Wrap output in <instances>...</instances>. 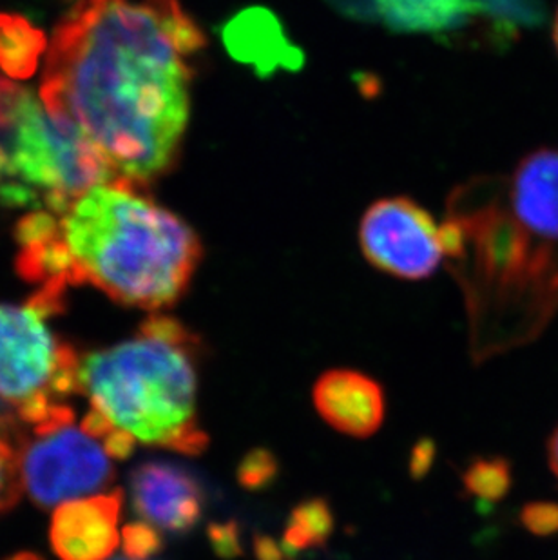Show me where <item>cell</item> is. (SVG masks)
<instances>
[{
  "label": "cell",
  "instance_id": "cell-1",
  "mask_svg": "<svg viewBox=\"0 0 558 560\" xmlns=\"http://www.w3.org/2000/svg\"><path fill=\"white\" fill-rule=\"evenodd\" d=\"M206 43L179 0H77L48 40L40 101L116 178L148 186L178 159Z\"/></svg>",
  "mask_w": 558,
  "mask_h": 560
},
{
  "label": "cell",
  "instance_id": "cell-2",
  "mask_svg": "<svg viewBox=\"0 0 558 560\" xmlns=\"http://www.w3.org/2000/svg\"><path fill=\"white\" fill-rule=\"evenodd\" d=\"M446 259L483 349L524 343L558 312V151L538 149L508 175L453 190Z\"/></svg>",
  "mask_w": 558,
  "mask_h": 560
},
{
  "label": "cell",
  "instance_id": "cell-3",
  "mask_svg": "<svg viewBox=\"0 0 558 560\" xmlns=\"http://www.w3.org/2000/svg\"><path fill=\"white\" fill-rule=\"evenodd\" d=\"M15 240L16 270L38 289L66 296L91 285L143 311L178 302L201 259L193 228L126 180L93 187L60 214L27 212Z\"/></svg>",
  "mask_w": 558,
  "mask_h": 560
},
{
  "label": "cell",
  "instance_id": "cell-4",
  "mask_svg": "<svg viewBox=\"0 0 558 560\" xmlns=\"http://www.w3.org/2000/svg\"><path fill=\"white\" fill-rule=\"evenodd\" d=\"M195 334L173 317L153 316L138 332L80 360L79 390L91 410L137 443L201 454Z\"/></svg>",
  "mask_w": 558,
  "mask_h": 560
},
{
  "label": "cell",
  "instance_id": "cell-5",
  "mask_svg": "<svg viewBox=\"0 0 558 560\" xmlns=\"http://www.w3.org/2000/svg\"><path fill=\"white\" fill-rule=\"evenodd\" d=\"M0 203L60 214L80 196L120 180L79 127L44 106L40 96L0 77Z\"/></svg>",
  "mask_w": 558,
  "mask_h": 560
},
{
  "label": "cell",
  "instance_id": "cell-6",
  "mask_svg": "<svg viewBox=\"0 0 558 560\" xmlns=\"http://www.w3.org/2000/svg\"><path fill=\"white\" fill-rule=\"evenodd\" d=\"M63 296L37 289L27 302H0V401L30 427L57 418L79 390L80 358L58 338L49 319Z\"/></svg>",
  "mask_w": 558,
  "mask_h": 560
},
{
  "label": "cell",
  "instance_id": "cell-7",
  "mask_svg": "<svg viewBox=\"0 0 558 560\" xmlns=\"http://www.w3.org/2000/svg\"><path fill=\"white\" fill-rule=\"evenodd\" d=\"M112 459L101 439L74 424L73 408H68L21 439L22 490L46 508L95 495L112 482Z\"/></svg>",
  "mask_w": 558,
  "mask_h": 560
},
{
  "label": "cell",
  "instance_id": "cell-8",
  "mask_svg": "<svg viewBox=\"0 0 558 560\" xmlns=\"http://www.w3.org/2000/svg\"><path fill=\"white\" fill-rule=\"evenodd\" d=\"M359 244L370 264L403 280L428 278L446 259L443 223L403 196L369 207L359 225Z\"/></svg>",
  "mask_w": 558,
  "mask_h": 560
},
{
  "label": "cell",
  "instance_id": "cell-9",
  "mask_svg": "<svg viewBox=\"0 0 558 560\" xmlns=\"http://www.w3.org/2000/svg\"><path fill=\"white\" fill-rule=\"evenodd\" d=\"M121 493H95L57 506L51 546L60 560H109L120 546Z\"/></svg>",
  "mask_w": 558,
  "mask_h": 560
},
{
  "label": "cell",
  "instance_id": "cell-10",
  "mask_svg": "<svg viewBox=\"0 0 558 560\" xmlns=\"http://www.w3.org/2000/svg\"><path fill=\"white\" fill-rule=\"evenodd\" d=\"M132 506L143 523L184 534L201 517L204 493L189 471L168 463H148L132 471Z\"/></svg>",
  "mask_w": 558,
  "mask_h": 560
},
{
  "label": "cell",
  "instance_id": "cell-11",
  "mask_svg": "<svg viewBox=\"0 0 558 560\" xmlns=\"http://www.w3.org/2000/svg\"><path fill=\"white\" fill-rule=\"evenodd\" d=\"M317 412L341 434L369 438L380 430L385 418V396L369 375L353 371H333L314 386Z\"/></svg>",
  "mask_w": 558,
  "mask_h": 560
},
{
  "label": "cell",
  "instance_id": "cell-12",
  "mask_svg": "<svg viewBox=\"0 0 558 560\" xmlns=\"http://www.w3.org/2000/svg\"><path fill=\"white\" fill-rule=\"evenodd\" d=\"M374 11L397 32L447 33L474 22L463 0H374Z\"/></svg>",
  "mask_w": 558,
  "mask_h": 560
},
{
  "label": "cell",
  "instance_id": "cell-13",
  "mask_svg": "<svg viewBox=\"0 0 558 560\" xmlns=\"http://www.w3.org/2000/svg\"><path fill=\"white\" fill-rule=\"evenodd\" d=\"M472 19L483 22L497 44H510L521 33L543 26L544 0H463Z\"/></svg>",
  "mask_w": 558,
  "mask_h": 560
},
{
  "label": "cell",
  "instance_id": "cell-14",
  "mask_svg": "<svg viewBox=\"0 0 558 560\" xmlns=\"http://www.w3.org/2000/svg\"><path fill=\"white\" fill-rule=\"evenodd\" d=\"M48 51V37L32 22L0 13V69L11 79H30Z\"/></svg>",
  "mask_w": 558,
  "mask_h": 560
},
{
  "label": "cell",
  "instance_id": "cell-15",
  "mask_svg": "<svg viewBox=\"0 0 558 560\" xmlns=\"http://www.w3.org/2000/svg\"><path fill=\"white\" fill-rule=\"evenodd\" d=\"M334 517L323 501H309L292 512L284 532V550L303 551L322 546L333 534Z\"/></svg>",
  "mask_w": 558,
  "mask_h": 560
},
{
  "label": "cell",
  "instance_id": "cell-16",
  "mask_svg": "<svg viewBox=\"0 0 558 560\" xmlns=\"http://www.w3.org/2000/svg\"><path fill=\"white\" fill-rule=\"evenodd\" d=\"M21 439L13 438L4 421H0V512L15 506L22 492Z\"/></svg>",
  "mask_w": 558,
  "mask_h": 560
},
{
  "label": "cell",
  "instance_id": "cell-17",
  "mask_svg": "<svg viewBox=\"0 0 558 560\" xmlns=\"http://www.w3.org/2000/svg\"><path fill=\"white\" fill-rule=\"evenodd\" d=\"M120 545L126 559L148 560L162 548V537L154 526L142 521L121 529Z\"/></svg>",
  "mask_w": 558,
  "mask_h": 560
},
{
  "label": "cell",
  "instance_id": "cell-18",
  "mask_svg": "<svg viewBox=\"0 0 558 560\" xmlns=\"http://www.w3.org/2000/svg\"><path fill=\"white\" fill-rule=\"evenodd\" d=\"M276 474V460L267 452H253L240 466V481L248 488L264 487Z\"/></svg>",
  "mask_w": 558,
  "mask_h": 560
},
{
  "label": "cell",
  "instance_id": "cell-19",
  "mask_svg": "<svg viewBox=\"0 0 558 560\" xmlns=\"http://www.w3.org/2000/svg\"><path fill=\"white\" fill-rule=\"evenodd\" d=\"M499 479L501 477L497 474V468L480 465L469 474L468 485L472 490L479 493H488V485H490V493H496L499 490Z\"/></svg>",
  "mask_w": 558,
  "mask_h": 560
},
{
  "label": "cell",
  "instance_id": "cell-20",
  "mask_svg": "<svg viewBox=\"0 0 558 560\" xmlns=\"http://www.w3.org/2000/svg\"><path fill=\"white\" fill-rule=\"evenodd\" d=\"M549 463H551V468H554L555 476L558 479V430L549 441Z\"/></svg>",
  "mask_w": 558,
  "mask_h": 560
},
{
  "label": "cell",
  "instance_id": "cell-21",
  "mask_svg": "<svg viewBox=\"0 0 558 560\" xmlns=\"http://www.w3.org/2000/svg\"><path fill=\"white\" fill-rule=\"evenodd\" d=\"M10 560H43V559H38L37 556H32V553H19V556L11 557Z\"/></svg>",
  "mask_w": 558,
  "mask_h": 560
},
{
  "label": "cell",
  "instance_id": "cell-22",
  "mask_svg": "<svg viewBox=\"0 0 558 560\" xmlns=\"http://www.w3.org/2000/svg\"><path fill=\"white\" fill-rule=\"evenodd\" d=\"M4 184V159H2V151H0V187Z\"/></svg>",
  "mask_w": 558,
  "mask_h": 560
},
{
  "label": "cell",
  "instance_id": "cell-23",
  "mask_svg": "<svg viewBox=\"0 0 558 560\" xmlns=\"http://www.w3.org/2000/svg\"><path fill=\"white\" fill-rule=\"evenodd\" d=\"M554 37H555V46H557V49H558V13H557V19H555Z\"/></svg>",
  "mask_w": 558,
  "mask_h": 560
},
{
  "label": "cell",
  "instance_id": "cell-24",
  "mask_svg": "<svg viewBox=\"0 0 558 560\" xmlns=\"http://www.w3.org/2000/svg\"><path fill=\"white\" fill-rule=\"evenodd\" d=\"M116 560H131V559H116Z\"/></svg>",
  "mask_w": 558,
  "mask_h": 560
}]
</instances>
